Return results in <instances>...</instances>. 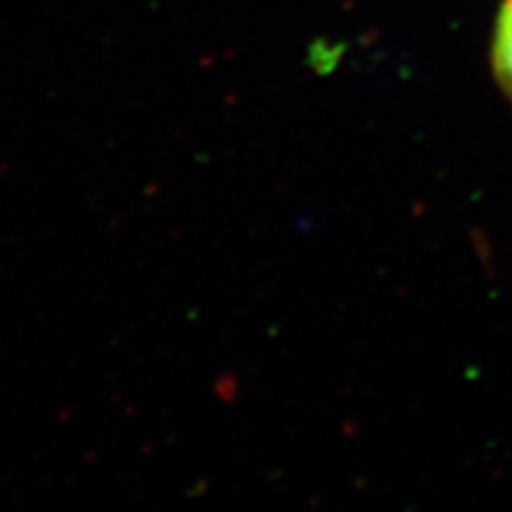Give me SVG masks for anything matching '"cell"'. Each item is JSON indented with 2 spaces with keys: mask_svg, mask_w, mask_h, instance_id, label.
I'll return each instance as SVG.
<instances>
[{
  "mask_svg": "<svg viewBox=\"0 0 512 512\" xmlns=\"http://www.w3.org/2000/svg\"><path fill=\"white\" fill-rule=\"evenodd\" d=\"M494 67L498 81H501L505 91L512 95V0L503 8L496 24Z\"/></svg>",
  "mask_w": 512,
  "mask_h": 512,
  "instance_id": "cell-1",
  "label": "cell"
}]
</instances>
